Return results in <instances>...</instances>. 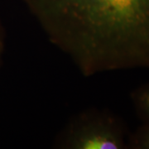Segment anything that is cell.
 <instances>
[{
	"instance_id": "obj_3",
	"label": "cell",
	"mask_w": 149,
	"mask_h": 149,
	"mask_svg": "<svg viewBox=\"0 0 149 149\" xmlns=\"http://www.w3.org/2000/svg\"><path fill=\"white\" fill-rule=\"evenodd\" d=\"M132 101L143 123H149V84L140 86L132 93Z\"/></svg>"
},
{
	"instance_id": "obj_4",
	"label": "cell",
	"mask_w": 149,
	"mask_h": 149,
	"mask_svg": "<svg viewBox=\"0 0 149 149\" xmlns=\"http://www.w3.org/2000/svg\"><path fill=\"white\" fill-rule=\"evenodd\" d=\"M128 148L149 149V123H143L133 133L128 134Z\"/></svg>"
},
{
	"instance_id": "obj_2",
	"label": "cell",
	"mask_w": 149,
	"mask_h": 149,
	"mask_svg": "<svg viewBox=\"0 0 149 149\" xmlns=\"http://www.w3.org/2000/svg\"><path fill=\"white\" fill-rule=\"evenodd\" d=\"M128 133L121 119L105 109L91 108L71 118L55 139L60 149L128 148Z\"/></svg>"
},
{
	"instance_id": "obj_5",
	"label": "cell",
	"mask_w": 149,
	"mask_h": 149,
	"mask_svg": "<svg viewBox=\"0 0 149 149\" xmlns=\"http://www.w3.org/2000/svg\"><path fill=\"white\" fill-rule=\"evenodd\" d=\"M4 47H5V41H4V33L3 31V28L0 25V62L2 60V56L4 52Z\"/></svg>"
},
{
	"instance_id": "obj_1",
	"label": "cell",
	"mask_w": 149,
	"mask_h": 149,
	"mask_svg": "<svg viewBox=\"0 0 149 149\" xmlns=\"http://www.w3.org/2000/svg\"><path fill=\"white\" fill-rule=\"evenodd\" d=\"M80 74L149 70V0H22Z\"/></svg>"
}]
</instances>
